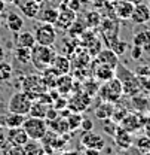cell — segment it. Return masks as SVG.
Instances as JSON below:
<instances>
[{
	"label": "cell",
	"instance_id": "cell-1",
	"mask_svg": "<svg viewBox=\"0 0 150 155\" xmlns=\"http://www.w3.org/2000/svg\"><path fill=\"white\" fill-rule=\"evenodd\" d=\"M114 76L122 82L123 94L135 97V96H138V93H141L138 76L135 75V72H131L126 66H123V64L119 63V64L116 66V73H114Z\"/></svg>",
	"mask_w": 150,
	"mask_h": 155
},
{
	"label": "cell",
	"instance_id": "cell-2",
	"mask_svg": "<svg viewBox=\"0 0 150 155\" xmlns=\"http://www.w3.org/2000/svg\"><path fill=\"white\" fill-rule=\"evenodd\" d=\"M56 52L52 46H43V45H34L31 48V63L36 66L37 70H45L49 69Z\"/></svg>",
	"mask_w": 150,
	"mask_h": 155
},
{
	"label": "cell",
	"instance_id": "cell-3",
	"mask_svg": "<svg viewBox=\"0 0 150 155\" xmlns=\"http://www.w3.org/2000/svg\"><path fill=\"white\" fill-rule=\"evenodd\" d=\"M22 128L25 130V133L28 136V139L31 140H42L45 134L48 133L49 127H48V121L45 118H37V116H28L25 118Z\"/></svg>",
	"mask_w": 150,
	"mask_h": 155
},
{
	"label": "cell",
	"instance_id": "cell-4",
	"mask_svg": "<svg viewBox=\"0 0 150 155\" xmlns=\"http://www.w3.org/2000/svg\"><path fill=\"white\" fill-rule=\"evenodd\" d=\"M98 94L101 97L103 101H110V103H116L119 101V98L123 94V87L122 82L114 76L110 81L104 82L100 88H98Z\"/></svg>",
	"mask_w": 150,
	"mask_h": 155
},
{
	"label": "cell",
	"instance_id": "cell-5",
	"mask_svg": "<svg viewBox=\"0 0 150 155\" xmlns=\"http://www.w3.org/2000/svg\"><path fill=\"white\" fill-rule=\"evenodd\" d=\"M33 98L24 91H17L8 100V110L14 112V114H19V115H28L30 107H31Z\"/></svg>",
	"mask_w": 150,
	"mask_h": 155
},
{
	"label": "cell",
	"instance_id": "cell-6",
	"mask_svg": "<svg viewBox=\"0 0 150 155\" xmlns=\"http://www.w3.org/2000/svg\"><path fill=\"white\" fill-rule=\"evenodd\" d=\"M48 87L43 81V78L39 75H28L22 79V91L27 93L31 98H37L40 94L46 93Z\"/></svg>",
	"mask_w": 150,
	"mask_h": 155
},
{
	"label": "cell",
	"instance_id": "cell-7",
	"mask_svg": "<svg viewBox=\"0 0 150 155\" xmlns=\"http://www.w3.org/2000/svg\"><path fill=\"white\" fill-rule=\"evenodd\" d=\"M34 38L37 45L43 46H54L56 40V28L54 24H48V22H42L34 28Z\"/></svg>",
	"mask_w": 150,
	"mask_h": 155
},
{
	"label": "cell",
	"instance_id": "cell-8",
	"mask_svg": "<svg viewBox=\"0 0 150 155\" xmlns=\"http://www.w3.org/2000/svg\"><path fill=\"white\" fill-rule=\"evenodd\" d=\"M80 145L83 148H94V149H100L103 151L106 148V140L104 137L95 131H85L82 137H80Z\"/></svg>",
	"mask_w": 150,
	"mask_h": 155
},
{
	"label": "cell",
	"instance_id": "cell-9",
	"mask_svg": "<svg viewBox=\"0 0 150 155\" xmlns=\"http://www.w3.org/2000/svg\"><path fill=\"white\" fill-rule=\"evenodd\" d=\"M131 21L134 24H138V25H144L150 21V6L140 2L134 6V12L131 15Z\"/></svg>",
	"mask_w": 150,
	"mask_h": 155
},
{
	"label": "cell",
	"instance_id": "cell-10",
	"mask_svg": "<svg viewBox=\"0 0 150 155\" xmlns=\"http://www.w3.org/2000/svg\"><path fill=\"white\" fill-rule=\"evenodd\" d=\"M119 125H120L123 130L129 131V133H135V131H138V130L143 128L144 121L141 119L140 115H137V114H129V112H128V115L119 122Z\"/></svg>",
	"mask_w": 150,
	"mask_h": 155
},
{
	"label": "cell",
	"instance_id": "cell-11",
	"mask_svg": "<svg viewBox=\"0 0 150 155\" xmlns=\"http://www.w3.org/2000/svg\"><path fill=\"white\" fill-rule=\"evenodd\" d=\"M134 3L126 2V0H116L113 5V12L116 14V17L120 19H131V15L134 12Z\"/></svg>",
	"mask_w": 150,
	"mask_h": 155
},
{
	"label": "cell",
	"instance_id": "cell-12",
	"mask_svg": "<svg viewBox=\"0 0 150 155\" xmlns=\"http://www.w3.org/2000/svg\"><path fill=\"white\" fill-rule=\"evenodd\" d=\"M113 139H114V143H116V146H117L119 149H129L132 145H134L132 133L123 130L120 125L117 127V130H116V133L113 136Z\"/></svg>",
	"mask_w": 150,
	"mask_h": 155
},
{
	"label": "cell",
	"instance_id": "cell-13",
	"mask_svg": "<svg viewBox=\"0 0 150 155\" xmlns=\"http://www.w3.org/2000/svg\"><path fill=\"white\" fill-rule=\"evenodd\" d=\"M95 61L100 63V64H106V66H110L113 69H116V66L119 64V55H117L113 49L107 48V49H101V51L97 54Z\"/></svg>",
	"mask_w": 150,
	"mask_h": 155
},
{
	"label": "cell",
	"instance_id": "cell-14",
	"mask_svg": "<svg viewBox=\"0 0 150 155\" xmlns=\"http://www.w3.org/2000/svg\"><path fill=\"white\" fill-rule=\"evenodd\" d=\"M89 103H91V96H88V94H76L69 101L67 107L72 112H79L80 114L82 110H86V107L89 106Z\"/></svg>",
	"mask_w": 150,
	"mask_h": 155
},
{
	"label": "cell",
	"instance_id": "cell-15",
	"mask_svg": "<svg viewBox=\"0 0 150 155\" xmlns=\"http://www.w3.org/2000/svg\"><path fill=\"white\" fill-rule=\"evenodd\" d=\"M6 136H8V143H12V145H25L28 142V136L22 127L8 128Z\"/></svg>",
	"mask_w": 150,
	"mask_h": 155
},
{
	"label": "cell",
	"instance_id": "cell-16",
	"mask_svg": "<svg viewBox=\"0 0 150 155\" xmlns=\"http://www.w3.org/2000/svg\"><path fill=\"white\" fill-rule=\"evenodd\" d=\"M19 9L24 17L34 19L37 18L39 12H40V3H37L36 0H24L22 3H19Z\"/></svg>",
	"mask_w": 150,
	"mask_h": 155
},
{
	"label": "cell",
	"instance_id": "cell-17",
	"mask_svg": "<svg viewBox=\"0 0 150 155\" xmlns=\"http://www.w3.org/2000/svg\"><path fill=\"white\" fill-rule=\"evenodd\" d=\"M116 73V69H113L110 66H106V64H100L95 61V70H94V76L100 81V82H107L110 81L112 78H114Z\"/></svg>",
	"mask_w": 150,
	"mask_h": 155
},
{
	"label": "cell",
	"instance_id": "cell-18",
	"mask_svg": "<svg viewBox=\"0 0 150 155\" xmlns=\"http://www.w3.org/2000/svg\"><path fill=\"white\" fill-rule=\"evenodd\" d=\"M6 27L12 31V33H19L24 28V18L19 15L18 12H9L6 15Z\"/></svg>",
	"mask_w": 150,
	"mask_h": 155
},
{
	"label": "cell",
	"instance_id": "cell-19",
	"mask_svg": "<svg viewBox=\"0 0 150 155\" xmlns=\"http://www.w3.org/2000/svg\"><path fill=\"white\" fill-rule=\"evenodd\" d=\"M51 69L55 72L56 75L62 76V75H67L70 72V60L64 55H55L52 64H51Z\"/></svg>",
	"mask_w": 150,
	"mask_h": 155
},
{
	"label": "cell",
	"instance_id": "cell-20",
	"mask_svg": "<svg viewBox=\"0 0 150 155\" xmlns=\"http://www.w3.org/2000/svg\"><path fill=\"white\" fill-rule=\"evenodd\" d=\"M48 127H49L51 131H54V133H56V134H59V136H62V134H65L67 131H70L69 130V124H67V118H64V116H56L55 119L49 121L48 122Z\"/></svg>",
	"mask_w": 150,
	"mask_h": 155
},
{
	"label": "cell",
	"instance_id": "cell-21",
	"mask_svg": "<svg viewBox=\"0 0 150 155\" xmlns=\"http://www.w3.org/2000/svg\"><path fill=\"white\" fill-rule=\"evenodd\" d=\"M36 45L34 33L30 31H19L15 36V46H24V48H33Z\"/></svg>",
	"mask_w": 150,
	"mask_h": 155
},
{
	"label": "cell",
	"instance_id": "cell-22",
	"mask_svg": "<svg viewBox=\"0 0 150 155\" xmlns=\"http://www.w3.org/2000/svg\"><path fill=\"white\" fill-rule=\"evenodd\" d=\"M58 14L59 11L49 6V8H40V12L37 15V19L40 22H48V24H55L58 19Z\"/></svg>",
	"mask_w": 150,
	"mask_h": 155
},
{
	"label": "cell",
	"instance_id": "cell-23",
	"mask_svg": "<svg viewBox=\"0 0 150 155\" xmlns=\"http://www.w3.org/2000/svg\"><path fill=\"white\" fill-rule=\"evenodd\" d=\"M75 19H76V12L75 11H72V9H65V11H62V12L58 14V19H56L55 24L58 25V27H61V28H69V27L73 25Z\"/></svg>",
	"mask_w": 150,
	"mask_h": 155
},
{
	"label": "cell",
	"instance_id": "cell-24",
	"mask_svg": "<svg viewBox=\"0 0 150 155\" xmlns=\"http://www.w3.org/2000/svg\"><path fill=\"white\" fill-rule=\"evenodd\" d=\"M113 109H114V103L110 101H103L98 104V107L95 109V118L104 121V119H109L113 115Z\"/></svg>",
	"mask_w": 150,
	"mask_h": 155
},
{
	"label": "cell",
	"instance_id": "cell-25",
	"mask_svg": "<svg viewBox=\"0 0 150 155\" xmlns=\"http://www.w3.org/2000/svg\"><path fill=\"white\" fill-rule=\"evenodd\" d=\"M3 124L6 128H15V127H22L24 121H25V115H19V114H14L9 112V115L3 118Z\"/></svg>",
	"mask_w": 150,
	"mask_h": 155
},
{
	"label": "cell",
	"instance_id": "cell-26",
	"mask_svg": "<svg viewBox=\"0 0 150 155\" xmlns=\"http://www.w3.org/2000/svg\"><path fill=\"white\" fill-rule=\"evenodd\" d=\"M25 155H43L45 154V148L42 145V140H31L28 139V142L24 145Z\"/></svg>",
	"mask_w": 150,
	"mask_h": 155
},
{
	"label": "cell",
	"instance_id": "cell-27",
	"mask_svg": "<svg viewBox=\"0 0 150 155\" xmlns=\"http://www.w3.org/2000/svg\"><path fill=\"white\" fill-rule=\"evenodd\" d=\"M51 106V104H49ZM46 103L40 101V100H33L31 103V107H30V112L28 115L30 116H37V118H46V112H48V107H49Z\"/></svg>",
	"mask_w": 150,
	"mask_h": 155
},
{
	"label": "cell",
	"instance_id": "cell-28",
	"mask_svg": "<svg viewBox=\"0 0 150 155\" xmlns=\"http://www.w3.org/2000/svg\"><path fill=\"white\" fill-rule=\"evenodd\" d=\"M134 146L137 148V151H138L140 154H143V155L149 154V149H150V136L149 134L138 136V137L134 140Z\"/></svg>",
	"mask_w": 150,
	"mask_h": 155
},
{
	"label": "cell",
	"instance_id": "cell-29",
	"mask_svg": "<svg viewBox=\"0 0 150 155\" xmlns=\"http://www.w3.org/2000/svg\"><path fill=\"white\" fill-rule=\"evenodd\" d=\"M15 58L22 64H28L31 63V49L30 48H24V46H17L15 52H14Z\"/></svg>",
	"mask_w": 150,
	"mask_h": 155
},
{
	"label": "cell",
	"instance_id": "cell-30",
	"mask_svg": "<svg viewBox=\"0 0 150 155\" xmlns=\"http://www.w3.org/2000/svg\"><path fill=\"white\" fill-rule=\"evenodd\" d=\"M150 43V30L144 28L141 31H137L134 36H132V45H138V46H144Z\"/></svg>",
	"mask_w": 150,
	"mask_h": 155
},
{
	"label": "cell",
	"instance_id": "cell-31",
	"mask_svg": "<svg viewBox=\"0 0 150 155\" xmlns=\"http://www.w3.org/2000/svg\"><path fill=\"white\" fill-rule=\"evenodd\" d=\"M83 116L79 112H70V115L67 116V124H69V130L70 131H76L80 130V124H82Z\"/></svg>",
	"mask_w": 150,
	"mask_h": 155
},
{
	"label": "cell",
	"instance_id": "cell-32",
	"mask_svg": "<svg viewBox=\"0 0 150 155\" xmlns=\"http://www.w3.org/2000/svg\"><path fill=\"white\" fill-rule=\"evenodd\" d=\"M11 78H12V66L8 61L2 60L0 61V82H8Z\"/></svg>",
	"mask_w": 150,
	"mask_h": 155
},
{
	"label": "cell",
	"instance_id": "cell-33",
	"mask_svg": "<svg viewBox=\"0 0 150 155\" xmlns=\"http://www.w3.org/2000/svg\"><path fill=\"white\" fill-rule=\"evenodd\" d=\"M110 49H113L117 55H123L125 52H126V49L129 48V45H128V42H125V40H122V39H116L114 42H113L112 45L109 46Z\"/></svg>",
	"mask_w": 150,
	"mask_h": 155
},
{
	"label": "cell",
	"instance_id": "cell-34",
	"mask_svg": "<svg viewBox=\"0 0 150 155\" xmlns=\"http://www.w3.org/2000/svg\"><path fill=\"white\" fill-rule=\"evenodd\" d=\"M3 155H25L24 145H12V143H9L3 149Z\"/></svg>",
	"mask_w": 150,
	"mask_h": 155
},
{
	"label": "cell",
	"instance_id": "cell-35",
	"mask_svg": "<svg viewBox=\"0 0 150 155\" xmlns=\"http://www.w3.org/2000/svg\"><path fill=\"white\" fill-rule=\"evenodd\" d=\"M128 115V109H125L123 106H114V109H113V115H112V119L114 122H120L125 116Z\"/></svg>",
	"mask_w": 150,
	"mask_h": 155
},
{
	"label": "cell",
	"instance_id": "cell-36",
	"mask_svg": "<svg viewBox=\"0 0 150 155\" xmlns=\"http://www.w3.org/2000/svg\"><path fill=\"white\" fill-rule=\"evenodd\" d=\"M117 127H119V124L117 122H114L112 118H109V119H104V125H103V130H104V133H107L109 136H114L116 133V130H117Z\"/></svg>",
	"mask_w": 150,
	"mask_h": 155
},
{
	"label": "cell",
	"instance_id": "cell-37",
	"mask_svg": "<svg viewBox=\"0 0 150 155\" xmlns=\"http://www.w3.org/2000/svg\"><path fill=\"white\" fill-rule=\"evenodd\" d=\"M135 75L138 78H150V64H143L135 69Z\"/></svg>",
	"mask_w": 150,
	"mask_h": 155
},
{
	"label": "cell",
	"instance_id": "cell-38",
	"mask_svg": "<svg viewBox=\"0 0 150 155\" xmlns=\"http://www.w3.org/2000/svg\"><path fill=\"white\" fill-rule=\"evenodd\" d=\"M143 54H144V49H143L141 46L132 45V48H131V58L132 60H135V61L141 60V58H143Z\"/></svg>",
	"mask_w": 150,
	"mask_h": 155
},
{
	"label": "cell",
	"instance_id": "cell-39",
	"mask_svg": "<svg viewBox=\"0 0 150 155\" xmlns=\"http://www.w3.org/2000/svg\"><path fill=\"white\" fill-rule=\"evenodd\" d=\"M6 131H8V128L6 127H0V149L3 151L9 143H8V136H6Z\"/></svg>",
	"mask_w": 150,
	"mask_h": 155
},
{
	"label": "cell",
	"instance_id": "cell-40",
	"mask_svg": "<svg viewBox=\"0 0 150 155\" xmlns=\"http://www.w3.org/2000/svg\"><path fill=\"white\" fill-rule=\"evenodd\" d=\"M80 130H82L83 133L94 130V121L89 119V118H83V119H82V124H80Z\"/></svg>",
	"mask_w": 150,
	"mask_h": 155
},
{
	"label": "cell",
	"instance_id": "cell-41",
	"mask_svg": "<svg viewBox=\"0 0 150 155\" xmlns=\"http://www.w3.org/2000/svg\"><path fill=\"white\" fill-rule=\"evenodd\" d=\"M85 155H101L100 149H94V148H85Z\"/></svg>",
	"mask_w": 150,
	"mask_h": 155
},
{
	"label": "cell",
	"instance_id": "cell-42",
	"mask_svg": "<svg viewBox=\"0 0 150 155\" xmlns=\"http://www.w3.org/2000/svg\"><path fill=\"white\" fill-rule=\"evenodd\" d=\"M69 6H70V9H72V11H77V9H79V0H73V3H72V2H70V5H69Z\"/></svg>",
	"mask_w": 150,
	"mask_h": 155
},
{
	"label": "cell",
	"instance_id": "cell-43",
	"mask_svg": "<svg viewBox=\"0 0 150 155\" xmlns=\"http://www.w3.org/2000/svg\"><path fill=\"white\" fill-rule=\"evenodd\" d=\"M5 9H6V2L5 0H0V15L5 12Z\"/></svg>",
	"mask_w": 150,
	"mask_h": 155
},
{
	"label": "cell",
	"instance_id": "cell-44",
	"mask_svg": "<svg viewBox=\"0 0 150 155\" xmlns=\"http://www.w3.org/2000/svg\"><path fill=\"white\" fill-rule=\"evenodd\" d=\"M116 155H131L128 152V149H120V152H117Z\"/></svg>",
	"mask_w": 150,
	"mask_h": 155
},
{
	"label": "cell",
	"instance_id": "cell-45",
	"mask_svg": "<svg viewBox=\"0 0 150 155\" xmlns=\"http://www.w3.org/2000/svg\"><path fill=\"white\" fill-rule=\"evenodd\" d=\"M2 60H5V49L0 46V61H2Z\"/></svg>",
	"mask_w": 150,
	"mask_h": 155
},
{
	"label": "cell",
	"instance_id": "cell-46",
	"mask_svg": "<svg viewBox=\"0 0 150 155\" xmlns=\"http://www.w3.org/2000/svg\"><path fill=\"white\" fill-rule=\"evenodd\" d=\"M126 2H131L134 5H137V3H140V2H143V0H126Z\"/></svg>",
	"mask_w": 150,
	"mask_h": 155
},
{
	"label": "cell",
	"instance_id": "cell-47",
	"mask_svg": "<svg viewBox=\"0 0 150 155\" xmlns=\"http://www.w3.org/2000/svg\"><path fill=\"white\" fill-rule=\"evenodd\" d=\"M6 3H12V2H15V0H5Z\"/></svg>",
	"mask_w": 150,
	"mask_h": 155
},
{
	"label": "cell",
	"instance_id": "cell-48",
	"mask_svg": "<svg viewBox=\"0 0 150 155\" xmlns=\"http://www.w3.org/2000/svg\"><path fill=\"white\" fill-rule=\"evenodd\" d=\"M36 2H37V3H40V5H42V3H43L45 0H36Z\"/></svg>",
	"mask_w": 150,
	"mask_h": 155
},
{
	"label": "cell",
	"instance_id": "cell-49",
	"mask_svg": "<svg viewBox=\"0 0 150 155\" xmlns=\"http://www.w3.org/2000/svg\"><path fill=\"white\" fill-rule=\"evenodd\" d=\"M147 2H149V6H150V0H147Z\"/></svg>",
	"mask_w": 150,
	"mask_h": 155
},
{
	"label": "cell",
	"instance_id": "cell-50",
	"mask_svg": "<svg viewBox=\"0 0 150 155\" xmlns=\"http://www.w3.org/2000/svg\"><path fill=\"white\" fill-rule=\"evenodd\" d=\"M147 155H150V149H149V154H147Z\"/></svg>",
	"mask_w": 150,
	"mask_h": 155
},
{
	"label": "cell",
	"instance_id": "cell-51",
	"mask_svg": "<svg viewBox=\"0 0 150 155\" xmlns=\"http://www.w3.org/2000/svg\"><path fill=\"white\" fill-rule=\"evenodd\" d=\"M43 155H48V154H46V152H45V154H43Z\"/></svg>",
	"mask_w": 150,
	"mask_h": 155
}]
</instances>
